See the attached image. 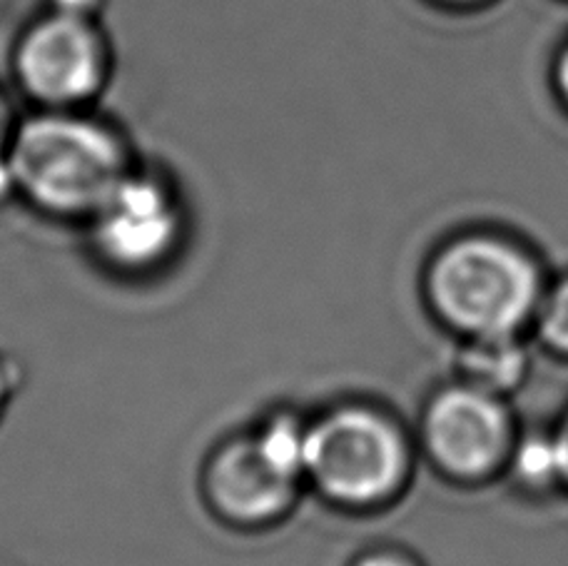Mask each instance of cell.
Returning <instances> with one entry per match:
<instances>
[{
  "mask_svg": "<svg viewBox=\"0 0 568 566\" xmlns=\"http://www.w3.org/2000/svg\"><path fill=\"white\" fill-rule=\"evenodd\" d=\"M456 365H459L462 382L501 397L524 382L529 372V355L516 335L466 337Z\"/></svg>",
  "mask_w": 568,
  "mask_h": 566,
  "instance_id": "8",
  "label": "cell"
},
{
  "mask_svg": "<svg viewBox=\"0 0 568 566\" xmlns=\"http://www.w3.org/2000/svg\"><path fill=\"white\" fill-rule=\"evenodd\" d=\"M18 123V118L10 110V100L0 88V195L10 198L8 192V170H6V158H8V145H10V135H13V128Z\"/></svg>",
  "mask_w": 568,
  "mask_h": 566,
  "instance_id": "13",
  "label": "cell"
},
{
  "mask_svg": "<svg viewBox=\"0 0 568 566\" xmlns=\"http://www.w3.org/2000/svg\"><path fill=\"white\" fill-rule=\"evenodd\" d=\"M559 85H561V93L568 100V50L561 55V63H559Z\"/></svg>",
  "mask_w": 568,
  "mask_h": 566,
  "instance_id": "16",
  "label": "cell"
},
{
  "mask_svg": "<svg viewBox=\"0 0 568 566\" xmlns=\"http://www.w3.org/2000/svg\"><path fill=\"white\" fill-rule=\"evenodd\" d=\"M554 442L556 449H559V462H561V482L568 484V412L564 414V420L559 427L554 432Z\"/></svg>",
  "mask_w": 568,
  "mask_h": 566,
  "instance_id": "15",
  "label": "cell"
},
{
  "mask_svg": "<svg viewBox=\"0 0 568 566\" xmlns=\"http://www.w3.org/2000/svg\"><path fill=\"white\" fill-rule=\"evenodd\" d=\"M412 434L382 404L339 397L310 410L304 484L307 497L344 517L392 507L414 474Z\"/></svg>",
  "mask_w": 568,
  "mask_h": 566,
  "instance_id": "3",
  "label": "cell"
},
{
  "mask_svg": "<svg viewBox=\"0 0 568 566\" xmlns=\"http://www.w3.org/2000/svg\"><path fill=\"white\" fill-rule=\"evenodd\" d=\"M417 442L452 479H484L511 454V417L499 394L459 382L426 400Z\"/></svg>",
  "mask_w": 568,
  "mask_h": 566,
  "instance_id": "7",
  "label": "cell"
},
{
  "mask_svg": "<svg viewBox=\"0 0 568 566\" xmlns=\"http://www.w3.org/2000/svg\"><path fill=\"white\" fill-rule=\"evenodd\" d=\"M536 315L546 345L568 355V277L544 297Z\"/></svg>",
  "mask_w": 568,
  "mask_h": 566,
  "instance_id": "10",
  "label": "cell"
},
{
  "mask_svg": "<svg viewBox=\"0 0 568 566\" xmlns=\"http://www.w3.org/2000/svg\"><path fill=\"white\" fill-rule=\"evenodd\" d=\"M190 208L180 180L138 160L83 228L88 255L108 277L148 282L165 275L185 252Z\"/></svg>",
  "mask_w": 568,
  "mask_h": 566,
  "instance_id": "5",
  "label": "cell"
},
{
  "mask_svg": "<svg viewBox=\"0 0 568 566\" xmlns=\"http://www.w3.org/2000/svg\"><path fill=\"white\" fill-rule=\"evenodd\" d=\"M113 43L100 18L45 8L20 30L10 80L28 110H88L113 80Z\"/></svg>",
  "mask_w": 568,
  "mask_h": 566,
  "instance_id": "6",
  "label": "cell"
},
{
  "mask_svg": "<svg viewBox=\"0 0 568 566\" xmlns=\"http://www.w3.org/2000/svg\"><path fill=\"white\" fill-rule=\"evenodd\" d=\"M105 0H45V8L60 10V13L70 16H85V18H100Z\"/></svg>",
  "mask_w": 568,
  "mask_h": 566,
  "instance_id": "14",
  "label": "cell"
},
{
  "mask_svg": "<svg viewBox=\"0 0 568 566\" xmlns=\"http://www.w3.org/2000/svg\"><path fill=\"white\" fill-rule=\"evenodd\" d=\"M514 474L521 484L529 487H551L561 482V462L556 449L554 434H534L524 439L519 447L511 449Z\"/></svg>",
  "mask_w": 568,
  "mask_h": 566,
  "instance_id": "9",
  "label": "cell"
},
{
  "mask_svg": "<svg viewBox=\"0 0 568 566\" xmlns=\"http://www.w3.org/2000/svg\"><path fill=\"white\" fill-rule=\"evenodd\" d=\"M20 387H23V370L13 357L0 352V424L6 422Z\"/></svg>",
  "mask_w": 568,
  "mask_h": 566,
  "instance_id": "12",
  "label": "cell"
},
{
  "mask_svg": "<svg viewBox=\"0 0 568 566\" xmlns=\"http://www.w3.org/2000/svg\"><path fill=\"white\" fill-rule=\"evenodd\" d=\"M310 410L277 402L212 444L197 469L207 517L235 534L280 529L307 497Z\"/></svg>",
  "mask_w": 568,
  "mask_h": 566,
  "instance_id": "2",
  "label": "cell"
},
{
  "mask_svg": "<svg viewBox=\"0 0 568 566\" xmlns=\"http://www.w3.org/2000/svg\"><path fill=\"white\" fill-rule=\"evenodd\" d=\"M436 317L464 337L519 335L541 305L534 260L494 235H464L436 250L424 275Z\"/></svg>",
  "mask_w": 568,
  "mask_h": 566,
  "instance_id": "4",
  "label": "cell"
},
{
  "mask_svg": "<svg viewBox=\"0 0 568 566\" xmlns=\"http://www.w3.org/2000/svg\"><path fill=\"white\" fill-rule=\"evenodd\" d=\"M125 130L88 110H28L10 135L8 192L36 218L83 228L138 165Z\"/></svg>",
  "mask_w": 568,
  "mask_h": 566,
  "instance_id": "1",
  "label": "cell"
},
{
  "mask_svg": "<svg viewBox=\"0 0 568 566\" xmlns=\"http://www.w3.org/2000/svg\"><path fill=\"white\" fill-rule=\"evenodd\" d=\"M344 566H424L412 552L394 547V544H374L354 554Z\"/></svg>",
  "mask_w": 568,
  "mask_h": 566,
  "instance_id": "11",
  "label": "cell"
}]
</instances>
